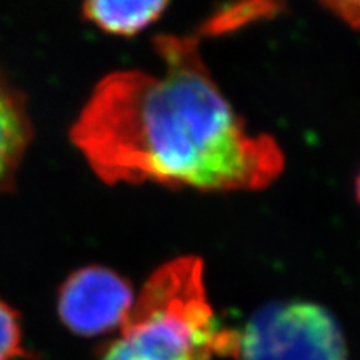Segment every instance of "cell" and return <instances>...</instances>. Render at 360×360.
Returning a JSON list of instances; mask_svg holds the SVG:
<instances>
[{"label": "cell", "mask_w": 360, "mask_h": 360, "mask_svg": "<svg viewBox=\"0 0 360 360\" xmlns=\"http://www.w3.org/2000/svg\"><path fill=\"white\" fill-rule=\"evenodd\" d=\"M160 74L117 70L98 80L70 127L97 177L202 192L260 191L285 157L267 134H252L210 75L199 39L160 35Z\"/></svg>", "instance_id": "1"}, {"label": "cell", "mask_w": 360, "mask_h": 360, "mask_svg": "<svg viewBox=\"0 0 360 360\" xmlns=\"http://www.w3.org/2000/svg\"><path fill=\"white\" fill-rule=\"evenodd\" d=\"M237 337L207 299L202 260L184 255L147 278L117 340L139 360H214L236 357Z\"/></svg>", "instance_id": "2"}, {"label": "cell", "mask_w": 360, "mask_h": 360, "mask_svg": "<svg viewBox=\"0 0 360 360\" xmlns=\"http://www.w3.org/2000/svg\"><path fill=\"white\" fill-rule=\"evenodd\" d=\"M238 360H349L334 315L305 300H283L259 309L238 330Z\"/></svg>", "instance_id": "3"}, {"label": "cell", "mask_w": 360, "mask_h": 360, "mask_svg": "<svg viewBox=\"0 0 360 360\" xmlns=\"http://www.w3.org/2000/svg\"><path fill=\"white\" fill-rule=\"evenodd\" d=\"M135 302L127 278L102 265L72 272L58 290L57 312L72 334L96 337L124 326Z\"/></svg>", "instance_id": "4"}, {"label": "cell", "mask_w": 360, "mask_h": 360, "mask_svg": "<svg viewBox=\"0 0 360 360\" xmlns=\"http://www.w3.org/2000/svg\"><path fill=\"white\" fill-rule=\"evenodd\" d=\"M32 139V122L22 94L0 75V192L11 187Z\"/></svg>", "instance_id": "5"}, {"label": "cell", "mask_w": 360, "mask_h": 360, "mask_svg": "<svg viewBox=\"0 0 360 360\" xmlns=\"http://www.w3.org/2000/svg\"><path fill=\"white\" fill-rule=\"evenodd\" d=\"M169 7L164 0L112 2L96 0L82 6V15L103 32L120 37H134L157 22Z\"/></svg>", "instance_id": "6"}, {"label": "cell", "mask_w": 360, "mask_h": 360, "mask_svg": "<svg viewBox=\"0 0 360 360\" xmlns=\"http://www.w3.org/2000/svg\"><path fill=\"white\" fill-rule=\"evenodd\" d=\"M282 6L276 2H242L224 6L214 15H210L202 25V34L205 35H222L240 27L249 25L252 22L277 15Z\"/></svg>", "instance_id": "7"}, {"label": "cell", "mask_w": 360, "mask_h": 360, "mask_svg": "<svg viewBox=\"0 0 360 360\" xmlns=\"http://www.w3.org/2000/svg\"><path fill=\"white\" fill-rule=\"evenodd\" d=\"M19 312L0 300V360L27 359Z\"/></svg>", "instance_id": "8"}, {"label": "cell", "mask_w": 360, "mask_h": 360, "mask_svg": "<svg viewBox=\"0 0 360 360\" xmlns=\"http://www.w3.org/2000/svg\"><path fill=\"white\" fill-rule=\"evenodd\" d=\"M335 17L352 29L360 30V2L347 0V2H327L323 4Z\"/></svg>", "instance_id": "9"}, {"label": "cell", "mask_w": 360, "mask_h": 360, "mask_svg": "<svg viewBox=\"0 0 360 360\" xmlns=\"http://www.w3.org/2000/svg\"><path fill=\"white\" fill-rule=\"evenodd\" d=\"M101 360H139V359H135L134 355L115 339L114 342H110V344L107 345L105 350H103Z\"/></svg>", "instance_id": "10"}, {"label": "cell", "mask_w": 360, "mask_h": 360, "mask_svg": "<svg viewBox=\"0 0 360 360\" xmlns=\"http://www.w3.org/2000/svg\"><path fill=\"white\" fill-rule=\"evenodd\" d=\"M355 191H357V199L360 202V175H359V179H357V186H355Z\"/></svg>", "instance_id": "11"}]
</instances>
